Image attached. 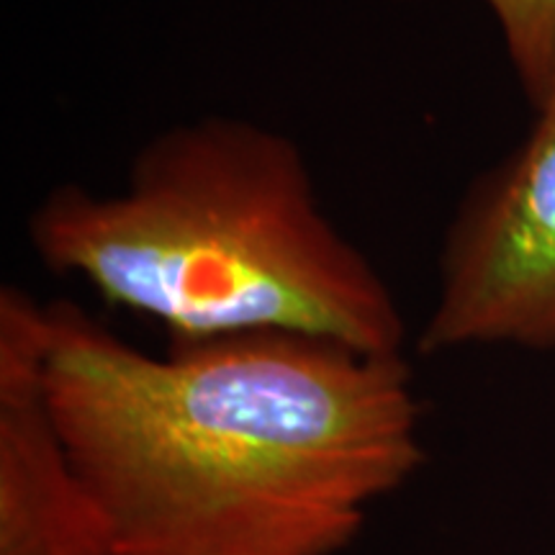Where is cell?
I'll return each instance as SVG.
<instances>
[{"mask_svg":"<svg viewBox=\"0 0 555 555\" xmlns=\"http://www.w3.org/2000/svg\"><path fill=\"white\" fill-rule=\"evenodd\" d=\"M41 378L116 555H337L425 463L406 358L322 337L150 356L57 298Z\"/></svg>","mask_w":555,"mask_h":555,"instance_id":"obj_1","label":"cell"},{"mask_svg":"<svg viewBox=\"0 0 555 555\" xmlns=\"http://www.w3.org/2000/svg\"><path fill=\"white\" fill-rule=\"evenodd\" d=\"M474 345L555 350V90L525 142L466 193L442 242L420 350Z\"/></svg>","mask_w":555,"mask_h":555,"instance_id":"obj_3","label":"cell"},{"mask_svg":"<svg viewBox=\"0 0 555 555\" xmlns=\"http://www.w3.org/2000/svg\"><path fill=\"white\" fill-rule=\"evenodd\" d=\"M41 266L86 281L170 343L288 332L404 356L406 322L335 227L294 139L237 116L159 131L114 193L62 183L26 219Z\"/></svg>","mask_w":555,"mask_h":555,"instance_id":"obj_2","label":"cell"},{"mask_svg":"<svg viewBox=\"0 0 555 555\" xmlns=\"http://www.w3.org/2000/svg\"><path fill=\"white\" fill-rule=\"evenodd\" d=\"M44 304L0 291V555H116L47 406Z\"/></svg>","mask_w":555,"mask_h":555,"instance_id":"obj_4","label":"cell"},{"mask_svg":"<svg viewBox=\"0 0 555 555\" xmlns=\"http://www.w3.org/2000/svg\"><path fill=\"white\" fill-rule=\"evenodd\" d=\"M502 31L525 99L540 108L555 90V0H483Z\"/></svg>","mask_w":555,"mask_h":555,"instance_id":"obj_5","label":"cell"}]
</instances>
